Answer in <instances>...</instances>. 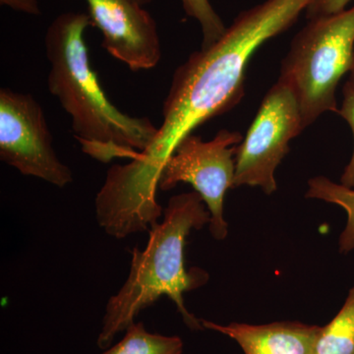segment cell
Here are the masks:
<instances>
[{"mask_svg":"<svg viewBox=\"0 0 354 354\" xmlns=\"http://www.w3.org/2000/svg\"><path fill=\"white\" fill-rule=\"evenodd\" d=\"M313 0H265L242 11L213 46L191 53L177 67L162 106V125L145 153L165 165L196 128L235 108L245 93L255 51L288 31Z\"/></svg>","mask_w":354,"mask_h":354,"instance_id":"1","label":"cell"},{"mask_svg":"<svg viewBox=\"0 0 354 354\" xmlns=\"http://www.w3.org/2000/svg\"><path fill=\"white\" fill-rule=\"evenodd\" d=\"M82 12L58 15L44 37L50 64L48 88L69 114L74 137L86 155L109 164L145 150L158 132L150 118L122 113L109 101L88 58Z\"/></svg>","mask_w":354,"mask_h":354,"instance_id":"2","label":"cell"},{"mask_svg":"<svg viewBox=\"0 0 354 354\" xmlns=\"http://www.w3.org/2000/svg\"><path fill=\"white\" fill-rule=\"evenodd\" d=\"M211 221L204 200L196 191L172 196L164 211V221L151 227L144 250H132L129 276L115 295L109 298L102 328L97 337L100 348H109L114 337L135 323L142 310L167 295L176 304L185 325L202 330L201 320L184 304L183 293L204 286L209 274L200 268L186 271L184 248L192 230H201Z\"/></svg>","mask_w":354,"mask_h":354,"instance_id":"3","label":"cell"},{"mask_svg":"<svg viewBox=\"0 0 354 354\" xmlns=\"http://www.w3.org/2000/svg\"><path fill=\"white\" fill-rule=\"evenodd\" d=\"M354 57V6L312 18L295 35L281 64L278 82L290 88L304 128L326 113H339L337 85Z\"/></svg>","mask_w":354,"mask_h":354,"instance_id":"4","label":"cell"},{"mask_svg":"<svg viewBox=\"0 0 354 354\" xmlns=\"http://www.w3.org/2000/svg\"><path fill=\"white\" fill-rule=\"evenodd\" d=\"M242 140L241 132L227 129L220 130L209 141L192 133L177 145L158 180L162 191L174 189L180 183L194 187L211 214L209 232L218 241L227 236L223 201L227 190L234 188L237 149Z\"/></svg>","mask_w":354,"mask_h":354,"instance_id":"5","label":"cell"},{"mask_svg":"<svg viewBox=\"0 0 354 354\" xmlns=\"http://www.w3.org/2000/svg\"><path fill=\"white\" fill-rule=\"evenodd\" d=\"M304 129L297 99L277 81L237 149L234 188L248 185L272 194L277 190V167L290 152L291 140Z\"/></svg>","mask_w":354,"mask_h":354,"instance_id":"6","label":"cell"},{"mask_svg":"<svg viewBox=\"0 0 354 354\" xmlns=\"http://www.w3.org/2000/svg\"><path fill=\"white\" fill-rule=\"evenodd\" d=\"M0 160L24 176L59 188L73 181L58 158L41 104L31 94L0 90Z\"/></svg>","mask_w":354,"mask_h":354,"instance_id":"7","label":"cell"},{"mask_svg":"<svg viewBox=\"0 0 354 354\" xmlns=\"http://www.w3.org/2000/svg\"><path fill=\"white\" fill-rule=\"evenodd\" d=\"M102 46L132 71L155 68L162 58L157 23L135 0H86Z\"/></svg>","mask_w":354,"mask_h":354,"instance_id":"8","label":"cell"},{"mask_svg":"<svg viewBox=\"0 0 354 354\" xmlns=\"http://www.w3.org/2000/svg\"><path fill=\"white\" fill-rule=\"evenodd\" d=\"M205 329L227 335L245 354H315L322 327L299 322L266 325L230 323L220 325L201 320Z\"/></svg>","mask_w":354,"mask_h":354,"instance_id":"9","label":"cell"},{"mask_svg":"<svg viewBox=\"0 0 354 354\" xmlns=\"http://www.w3.org/2000/svg\"><path fill=\"white\" fill-rule=\"evenodd\" d=\"M305 197L319 199L337 205L348 215L346 227L339 237V252L348 254L354 249V189L335 183L325 176L309 179L308 191Z\"/></svg>","mask_w":354,"mask_h":354,"instance_id":"10","label":"cell"},{"mask_svg":"<svg viewBox=\"0 0 354 354\" xmlns=\"http://www.w3.org/2000/svg\"><path fill=\"white\" fill-rule=\"evenodd\" d=\"M120 342L102 354H183V339L176 335L152 334L142 322L133 323Z\"/></svg>","mask_w":354,"mask_h":354,"instance_id":"11","label":"cell"},{"mask_svg":"<svg viewBox=\"0 0 354 354\" xmlns=\"http://www.w3.org/2000/svg\"><path fill=\"white\" fill-rule=\"evenodd\" d=\"M315 354H354V286L339 313L322 327Z\"/></svg>","mask_w":354,"mask_h":354,"instance_id":"12","label":"cell"},{"mask_svg":"<svg viewBox=\"0 0 354 354\" xmlns=\"http://www.w3.org/2000/svg\"><path fill=\"white\" fill-rule=\"evenodd\" d=\"M184 11L199 23L202 32V50L213 46L225 34L227 27L209 0H181Z\"/></svg>","mask_w":354,"mask_h":354,"instance_id":"13","label":"cell"},{"mask_svg":"<svg viewBox=\"0 0 354 354\" xmlns=\"http://www.w3.org/2000/svg\"><path fill=\"white\" fill-rule=\"evenodd\" d=\"M342 106L339 109V115L348 123L353 135V152L351 160L346 165L341 177V183L346 187L354 189V91L342 88Z\"/></svg>","mask_w":354,"mask_h":354,"instance_id":"14","label":"cell"},{"mask_svg":"<svg viewBox=\"0 0 354 354\" xmlns=\"http://www.w3.org/2000/svg\"><path fill=\"white\" fill-rule=\"evenodd\" d=\"M351 0H313L306 10V17H320V16L332 15L346 9Z\"/></svg>","mask_w":354,"mask_h":354,"instance_id":"15","label":"cell"},{"mask_svg":"<svg viewBox=\"0 0 354 354\" xmlns=\"http://www.w3.org/2000/svg\"><path fill=\"white\" fill-rule=\"evenodd\" d=\"M2 6H7L13 10L29 15H39L41 10L37 0H0Z\"/></svg>","mask_w":354,"mask_h":354,"instance_id":"16","label":"cell"},{"mask_svg":"<svg viewBox=\"0 0 354 354\" xmlns=\"http://www.w3.org/2000/svg\"><path fill=\"white\" fill-rule=\"evenodd\" d=\"M344 88L354 91V57L353 66H351V71H349L348 80L344 84Z\"/></svg>","mask_w":354,"mask_h":354,"instance_id":"17","label":"cell"},{"mask_svg":"<svg viewBox=\"0 0 354 354\" xmlns=\"http://www.w3.org/2000/svg\"><path fill=\"white\" fill-rule=\"evenodd\" d=\"M135 1L137 2V3H139L140 6H145L147 4L151 3V2H153V0H135Z\"/></svg>","mask_w":354,"mask_h":354,"instance_id":"18","label":"cell"}]
</instances>
